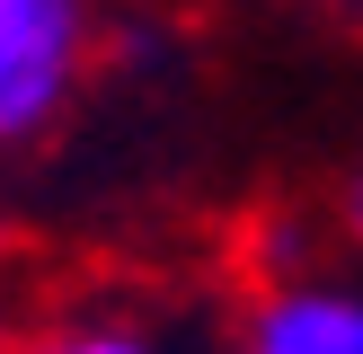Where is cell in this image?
Returning <instances> with one entry per match:
<instances>
[{
	"label": "cell",
	"mask_w": 363,
	"mask_h": 354,
	"mask_svg": "<svg viewBox=\"0 0 363 354\" xmlns=\"http://www.w3.org/2000/svg\"><path fill=\"white\" fill-rule=\"evenodd\" d=\"M346 212H354V230H363V177H354V195H346Z\"/></svg>",
	"instance_id": "obj_3"
},
{
	"label": "cell",
	"mask_w": 363,
	"mask_h": 354,
	"mask_svg": "<svg viewBox=\"0 0 363 354\" xmlns=\"http://www.w3.org/2000/svg\"><path fill=\"white\" fill-rule=\"evenodd\" d=\"M80 53V9L71 0H0V142H27L53 124Z\"/></svg>",
	"instance_id": "obj_1"
},
{
	"label": "cell",
	"mask_w": 363,
	"mask_h": 354,
	"mask_svg": "<svg viewBox=\"0 0 363 354\" xmlns=\"http://www.w3.org/2000/svg\"><path fill=\"white\" fill-rule=\"evenodd\" d=\"M266 354H363V301L354 292H275L257 319H248Z\"/></svg>",
	"instance_id": "obj_2"
}]
</instances>
